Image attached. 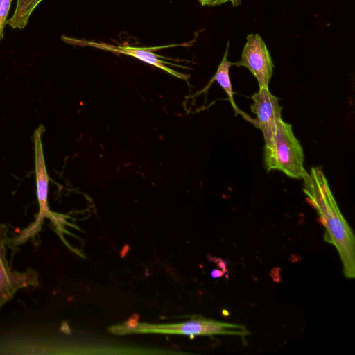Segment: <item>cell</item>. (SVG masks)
<instances>
[{"label":"cell","instance_id":"cell-1","mask_svg":"<svg viewBox=\"0 0 355 355\" xmlns=\"http://www.w3.org/2000/svg\"><path fill=\"white\" fill-rule=\"evenodd\" d=\"M307 201L316 210L325 232L324 239L334 246L347 279L355 277V238L343 216L320 167H313L302 179Z\"/></svg>","mask_w":355,"mask_h":355},{"label":"cell","instance_id":"cell-2","mask_svg":"<svg viewBox=\"0 0 355 355\" xmlns=\"http://www.w3.org/2000/svg\"><path fill=\"white\" fill-rule=\"evenodd\" d=\"M304 151L292 130V126L281 119L272 146L264 149V165L267 171L277 170L287 176L303 179L308 172L304 167Z\"/></svg>","mask_w":355,"mask_h":355},{"label":"cell","instance_id":"cell-3","mask_svg":"<svg viewBox=\"0 0 355 355\" xmlns=\"http://www.w3.org/2000/svg\"><path fill=\"white\" fill-rule=\"evenodd\" d=\"M44 127L40 125L33 134L35 146V166L36 176L37 198L39 203V212L35 220L27 228L23 230L17 236L10 239L9 243L15 246L20 245L34 237L40 230L45 218H49L55 225L58 222L56 214L49 210L48 205L49 177L46 171L42 144V135Z\"/></svg>","mask_w":355,"mask_h":355},{"label":"cell","instance_id":"cell-4","mask_svg":"<svg viewBox=\"0 0 355 355\" xmlns=\"http://www.w3.org/2000/svg\"><path fill=\"white\" fill-rule=\"evenodd\" d=\"M8 228L0 220V309L21 289L37 287L39 276L34 270L24 272L12 270L6 258V245L9 244Z\"/></svg>","mask_w":355,"mask_h":355},{"label":"cell","instance_id":"cell-5","mask_svg":"<svg viewBox=\"0 0 355 355\" xmlns=\"http://www.w3.org/2000/svg\"><path fill=\"white\" fill-rule=\"evenodd\" d=\"M234 65L246 67L257 79L259 89L268 88L274 64L266 44L259 34L247 35L241 60Z\"/></svg>","mask_w":355,"mask_h":355},{"label":"cell","instance_id":"cell-6","mask_svg":"<svg viewBox=\"0 0 355 355\" xmlns=\"http://www.w3.org/2000/svg\"><path fill=\"white\" fill-rule=\"evenodd\" d=\"M139 331L170 332L189 336L226 335L245 336L250 333L244 325L236 323L217 321L211 319L198 318L181 324L146 326L139 327Z\"/></svg>","mask_w":355,"mask_h":355},{"label":"cell","instance_id":"cell-7","mask_svg":"<svg viewBox=\"0 0 355 355\" xmlns=\"http://www.w3.org/2000/svg\"><path fill=\"white\" fill-rule=\"evenodd\" d=\"M253 103L251 111L256 114L264 141V149L269 148L273 142L278 123L282 119V107L278 98L272 94L268 88H260L252 96Z\"/></svg>","mask_w":355,"mask_h":355},{"label":"cell","instance_id":"cell-8","mask_svg":"<svg viewBox=\"0 0 355 355\" xmlns=\"http://www.w3.org/2000/svg\"><path fill=\"white\" fill-rule=\"evenodd\" d=\"M62 40L67 43L80 46H87L101 49L103 50L111 51L115 53L125 54L136 58L147 64L157 67L166 72L181 79L186 80L187 76L184 74L180 73L171 68L167 67L168 62H164L160 60L159 55L154 53L157 49L168 47L166 46H157V47H135L130 45H119L114 46L103 42H96L94 41H88L85 40H78L75 38L67 37L62 36Z\"/></svg>","mask_w":355,"mask_h":355},{"label":"cell","instance_id":"cell-9","mask_svg":"<svg viewBox=\"0 0 355 355\" xmlns=\"http://www.w3.org/2000/svg\"><path fill=\"white\" fill-rule=\"evenodd\" d=\"M229 47L230 42H227L226 45V49L222 61L220 62L219 66L218 67L215 75L213 76L212 79L209 82L206 89H207L209 87L210 84H211L214 81H216L227 95L228 101L231 103L235 113L236 114L241 115L244 118V119L248 121L249 122L254 125L257 128H259L258 121L257 119L251 118L248 114L240 110L235 103L234 99V92L232 90V86L231 84L229 74L230 68L232 65H234V62H230L227 59Z\"/></svg>","mask_w":355,"mask_h":355},{"label":"cell","instance_id":"cell-10","mask_svg":"<svg viewBox=\"0 0 355 355\" xmlns=\"http://www.w3.org/2000/svg\"><path fill=\"white\" fill-rule=\"evenodd\" d=\"M42 0H17L16 7L12 17L7 20L12 28H24L28 22L30 16Z\"/></svg>","mask_w":355,"mask_h":355},{"label":"cell","instance_id":"cell-11","mask_svg":"<svg viewBox=\"0 0 355 355\" xmlns=\"http://www.w3.org/2000/svg\"><path fill=\"white\" fill-rule=\"evenodd\" d=\"M12 0H0V41L3 36L4 26Z\"/></svg>","mask_w":355,"mask_h":355},{"label":"cell","instance_id":"cell-12","mask_svg":"<svg viewBox=\"0 0 355 355\" xmlns=\"http://www.w3.org/2000/svg\"><path fill=\"white\" fill-rule=\"evenodd\" d=\"M202 6H215L230 2L232 6H239L241 0H198Z\"/></svg>","mask_w":355,"mask_h":355}]
</instances>
